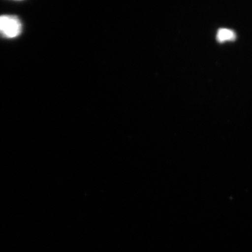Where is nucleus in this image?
Segmentation results:
<instances>
[{"mask_svg":"<svg viewBox=\"0 0 252 252\" xmlns=\"http://www.w3.org/2000/svg\"><path fill=\"white\" fill-rule=\"evenodd\" d=\"M22 32L19 18L11 15L0 16V34L8 39L17 37Z\"/></svg>","mask_w":252,"mask_h":252,"instance_id":"obj_1","label":"nucleus"},{"mask_svg":"<svg viewBox=\"0 0 252 252\" xmlns=\"http://www.w3.org/2000/svg\"><path fill=\"white\" fill-rule=\"evenodd\" d=\"M217 40L220 43L233 41L236 39V33L229 28H220L217 33Z\"/></svg>","mask_w":252,"mask_h":252,"instance_id":"obj_2","label":"nucleus"}]
</instances>
